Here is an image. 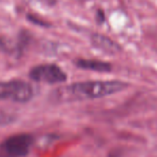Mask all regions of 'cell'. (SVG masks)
Here are the masks:
<instances>
[{
  "label": "cell",
  "mask_w": 157,
  "mask_h": 157,
  "mask_svg": "<svg viewBox=\"0 0 157 157\" xmlns=\"http://www.w3.org/2000/svg\"><path fill=\"white\" fill-rule=\"evenodd\" d=\"M127 86L128 84L121 81H87L72 84L68 92L78 99H95L120 93Z\"/></svg>",
  "instance_id": "1"
},
{
  "label": "cell",
  "mask_w": 157,
  "mask_h": 157,
  "mask_svg": "<svg viewBox=\"0 0 157 157\" xmlns=\"http://www.w3.org/2000/svg\"><path fill=\"white\" fill-rule=\"evenodd\" d=\"M33 96V86L22 80L0 82V101L11 100L14 102L24 103Z\"/></svg>",
  "instance_id": "2"
},
{
  "label": "cell",
  "mask_w": 157,
  "mask_h": 157,
  "mask_svg": "<svg viewBox=\"0 0 157 157\" xmlns=\"http://www.w3.org/2000/svg\"><path fill=\"white\" fill-rule=\"evenodd\" d=\"M33 138L28 133H16L0 143V157H24L30 151Z\"/></svg>",
  "instance_id": "3"
},
{
  "label": "cell",
  "mask_w": 157,
  "mask_h": 157,
  "mask_svg": "<svg viewBox=\"0 0 157 157\" xmlns=\"http://www.w3.org/2000/svg\"><path fill=\"white\" fill-rule=\"evenodd\" d=\"M29 76L33 81L46 84L61 83L67 78L65 71L54 63H43L36 66L30 70Z\"/></svg>",
  "instance_id": "4"
},
{
  "label": "cell",
  "mask_w": 157,
  "mask_h": 157,
  "mask_svg": "<svg viewBox=\"0 0 157 157\" xmlns=\"http://www.w3.org/2000/svg\"><path fill=\"white\" fill-rule=\"evenodd\" d=\"M92 43L97 48L103 51V52L110 53V54H115L121 51V48L117 43H115L113 40L105 37V36L100 35V33H94L92 36Z\"/></svg>",
  "instance_id": "5"
},
{
  "label": "cell",
  "mask_w": 157,
  "mask_h": 157,
  "mask_svg": "<svg viewBox=\"0 0 157 157\" xmlns=\"http://www.w3.org/2000/svg\"><path fill=\"white\" fill-rule=\"evenodd\" d=\"M76 66L85 70H93L98 72H108L111 70V65L109 63L95 59H78L76 60Z\"/></svg>",
  "instance_id": "6"
},
{
  "label": "cell",
  "mask_w": 157,
  "mask_h": 157,
  "mask_svg": "<svg viewBox=\"0 0 157 157\" xmlns=\"http://www.w3.org/2000/svg\"><path fill=\"white\" fill-rule=\"evenodd\" d=\"M13 120L14 116L12 114L0 110V126H5V125L10 124L11 122H13Z\"/></svg>",
  "instance_id": "7"
},
{
  "label": "cell",
  "mask_w": 157,
  "mask_h": 157,
  "mask_svg": "<svg viewBox=\"0 0 157 157\" xmlns=\"http://www.w3.org/2000/svg\"><path fill=\"white\" fill-rule=\"evenodd\" d=\"M36 1L42 3V5L50 6V7H52V6H54L56 3V0H36Z\"/></svg>",
  "instance_id": "8"
}]
</instances>
